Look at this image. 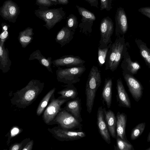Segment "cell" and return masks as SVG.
Masks as SVG:
<instances>
[{
	"label": "cell",
	"mask_w": 150,
	"mask_h": 150,
	"mask_svg": "<svg viewBox=\"0 0 150 150\" xmlns=\"http://www.w3.org/2000/svg\"><path fill=\"white\" fill-rule=\"evenodd\" d=\"M103 110L105 120L110 135L113 138L116 139V117L114 112L110 110H106L104 107Z\"/></svg>",
	"instance_id": "obj_22"
},
{
	"label": "cell",
	"mask_w": 150,
	"mask_h": 150,
	"mask_svg": "<svg viewBox=\"0 0 150 150\" xmlns=\"http://www.w3.org/2000/svg\"><path fill=\"white\" fill-rule=\"evenodd\" d=\"M115 34L116 37L124 35L127 32L128 24L127 17L123 8L120 7L115 15Z\"/></svg>",
	"instance_id": "obj_12"
},
{
	"label": "cell",
	"mask_w": 150,
	"mask_h": 150,
	"mask_svg": "<svg viewBox=\"0 0 150 150\" xmlns=\"http://www.w3.org/2000/svg\"><path fill=\"white\" fill-rule=\"evenodd\" d=\"M112 81L110 78H105L101 94L103 101L106 103L108 108H110L112 103Z\"/></svg>",
	"instance_id": "obj_23"
},
{
	"label": "cell",
	"mask_w": 150,
	"mask_h": 150,
	"mask_svg": "<svg viewBox=\"0 0 150 150\" xmlns=\"http://www.w3.org/2000/svg\"><path fill=\"white\" fill-rule=\"evenodd\" d=\"M35 4L39 6L47 7L54 5V4L50 0H36Z\"/></svg>",
	"instance_id": "obj_37"
},
{
	"label": "cell",
	"mask_w": 150,
	"mask_h": 150,
	"mask_svg": "<svg viewBox=\"0 0 150 150\" xmlns=\"http://www.w3.org/2000/svg\"><path fill=\"white\" fill-rule=\"evenodd\" d=\"M33 30L32 28L28 27L19 33L18 40L23 48H25L32 41L34 35Z\"/></svg>",
	"instance_id": "obj_26"
},
{
	"label": "cell",
	"mask_w": 150,
	"mask_h": 150,
	"mask_svg": "<svg viewBox=\"0 0 150 150\" xmlns=\"http://www.w3.org/2000/svg\"><path fill=\"white\" fill-rule=\"evenodd\" d=\"M64 108L73 115L80 122L83 121L81 117L82 109L81 99L79 96L74 99L70 100L66 102Z\"/></svg>",
	"instance_id": "obj_17"
},
{
	"label": "cell",
	"mask_w": 150,
	"mask_h": 150,
	"mask_svg": "<svg viewBox=\"0 0 150 150\" xmlns=\"http://www.w3.org/2000/svg\"><path fill=\"white\" fill-rule=\"evenodd\" d=\"M48 130L56 139L61 141H72L86 137V133L82 129L67 130L59 126L55 127Z\"/></svg>",
	"instance_id": "obj_6"
},
{
	"label": "cell",
	"mask_w": 150,
	"mask_h": 150,
	"mask_svg": "<svg viewBox=\"0 0 150 150\" xmlns=\"http://www.w3.org/2000/svg\"><path fill=\"white\" fill-rule=\"evenodd\" d=\"M20 13L19 7L11 0H7L0 8V15L4 20L14 23Z\"/></svg>",
	"instance_id": "obj_10"
},
{
	"label": "cell",
	"mask_w": 150,
	"mask_h": 150,
	"mask_svg": "<svg viewBox=\"0 0 150 150\" xmlns=\"http://www.w3.org/2000/svg\"><path fill=\"white\" fill-rule=\"evenodd\" d=\"M58 4L67 5L69 2L68 0H57Z\"/></svg>",
	"instance_id": "obj_42"
},
{
	"label": "cell",
	"mask_w": 150,
	"mask_h": 150,
	"mask_svg": "<svg viewBox=\"0 0 150 150\" xmlns=\"http://www.w3.org/2000/svg\"><path fill=\"white\" fill-rule=\"evenodd\" d=\"M112 0H100V9L101 11L105 10L110 11L112 8Z\"/></svg>",
	"instance_id": "obj_35"
},
{
	"label": "cell",
	"mask_w": 150,
	"mask_h": 150,
	"mask_svg": "<svg viewBox=\"0 0 150 150\" xmlns=\"http://www.w3.org/2000/svg\"><path fill=\"white\" fill-rule=\"evenodd\" d=\"M118 37V42L115 59L109 69V70L112 72L117 69L122 60L127 50L124 35Z\"/></svg>",
	"instance_id": "obj_19"
},
{
	"label": "cell",
	"mask_w": 150,
	"mask_h": 150,
	"mask_svg": "<svg viewBox=\"0 0 150 150\" xmlns=\"http://www.w3.org/2000/svg\"><path fill=\"white\" fill-rule=\"evenodd\" d=\"M33 144V140H30L22 149V150H31Z\"/></svg>",
	"instance_id": "obj_39"
},
{
	"label": "cell",
	"mask_w": 150,
	"mask_h": 150,
	"mask_svg": "<svg viewBox=\"0 0 150 150\" xmlns=\"http://www.w3.org/2000/svg\"><path fill=\"white\" fill-rule=\"evenodd\" d=\"M50 1H52L54 4V5H57V4H58L57 0H50Z\"/></svg>",
	"instance_id": "obj_43"
},
{
	"label": "cell",
	"mask_w": 150,
	"mask_h": 150,
	"mask_svg": "<svg viewBox=\"0 0 150 150\" xmlns=\"http://www.w3.org/2000/svg\"><path fill=\"white\" fill-rule=\"evenodd\" d=\"M122 75L132 98L135 101L138 102L141 98L143 92L144 88L141 83L134 76L124 72H122Z\"/></svg>",
	"instance_id": "obj_11"
},
{
	"label": "cell",
	"mask_w": 150,
	"mask_h": 150,
	"mask_svg": "<svg viewBox=\"0 0 150 150\" xmlns=\"http://www.w3.org/2000/svg\"><path fill=\"white\" fill-rule=\"evenodd\" d=\"M56 88H54L50 91L44 96L40 102L36 110V114L39 116L43 112L45 108L47 106L50 100L54 95Z\"/></svg>",
	"instance_id": "obj_29"
},
{
	"label": "cell",
	"mask_w": 150,
	"mask_h": 150,
	"mask_svg": "<svg viewBox=\"0 0 150 150\" xmlns=\"http://www.w3.org/2000/svg\"><path fill=\"white\" fill-rule=\"evenodd\" d=\"M142 14L150 18V7H142L138 9Z\"/></svg>",
	"instance_id": "obj_38"
},
{
	"label": "cell",
	"mask_w": 150,
	"mask_h": 150,
	"mask_svg": "<svg viewBox=\"0 0 150 150\" xmlns=\"http://www.w3.org/2000/svg\"><path fill=\"white\" fill-rule=\"evenodd\" d=\"M101 81L100 72L98 67L94 65L90 71L85 88L86 106L87 111L89 114L92 111L96 93Z\"/></svg>",
	"instance_id": "obj_2"
},
{
	"label": "cell",
	"mask_w": 150,
	"mask_h": 150,
	"mask_svg": "<svg viewBox=\"0 0 150 150\" xmlns=\"http://www.w3.org/2000/svg\"><path fill=\"white\" fill-rule=\"evenodd\" d=\"M100 39L99 42L98 47H106L110 43H112L111 37L114 30V23L109 16L103 18L100 24Z\"/></svg>",
	"instance_id": "obj_7"
},
{
	"label": "cell",
	"mask_w": 150,
	"mask_h": 150,
	"mask_svg": "<svg viewBox=\"0 0 150 150\" xmlns=\"http://www.w3.org/2000/svg\"><path fill=\"white\" fill-rule=\"evenodd\" d=\"M147 141L148 142H150V132L149 133L147 137Z\"/></svg>",
	"instance_id": "obj_44"
},
{
	"label": "cell",
	"mask_w": 150,
	"mask_h": 150,
	"mask_svg": "<svg viewBox=\"0 0 150 150\" xmlns=\"http://www.w3.org/2000/svg\"><path fill=\"white\" fill-rule=\"evenodd\" d=\"M75 31L64 26L58 32L55 40L61 45V47L69 43L74 38Z\"/></svg>",
	"instance_id": "obj_21"
},
{
	"label": "cell",
	"mask_w": 150,
	"mask_h": 150,
	"mask_svg": "<svg viewBox=\"0 0 150 150\" xmlns=\"http://www.w3.org/2000/svg\"><path fill=\"white\" fill-rule=\"evenodd\" d=\"M66 87L57 92L61 96L57 98L59 99H74L78 96V92L74 84L63 86Z\"/></svg>",
	"instance_id": "obj_27"
},
{
	"label": "cell",
	"mask_w": 150,
	"mask_h": 150,
	"mask_svg": "<svg viewBox=\"0 0 150 150\" xmlns=\"http://www.w3.org/2000/svg\"><path fill=\"white\" fill-rule=\"evenodd\" d=\"M88 2L91 6L98 8V0H84Z\"/></svg>",
	"instance_id": "obj_40"
},
{
	"label": "cell",
	"mask_w": 150,
	"mask_h": 150,
	"mask_svg": "<svg viewBox=\"0 0 150 150\" xmlns=\"http://www.w3.org/2000/svg\"><path fill=\"white\" fill-rule=\"evenodd\" d=\"M86 70L84 65L63 68L59 67L56 71L58 81L71 85L79 82L82 74Z\"/></svg>",
	"instance_id": "obj_4"
},
{
	"label": "cell",
	"mask_w": 150,
	"mask_h": 150,
	"mask_svg": "<svg viewBox=\"0 0 150 150\" xmlns=\"http://www.w3.org/2000/svg\"><path fill=\"white\" fill-rule=\"evenodd\" d=\"M52 122L62 128L67 130L82 129V125L73 115L64 108L57 114Z\"/></svg>",
	"instance_id": "obj_5"
},
{
	"label": "cell",
	"mask_w": 150,
	"mask_h": 150,
	"mask_svg": "<svg viewBox=\"0 0 150 150\" xmlns=\"http://www.w3.org/2000/svg\"><path fill=\"white\" fill-rule=\"evenodd\" d=\"M149 83H150V79L149 81Z\"/></svg>",
	"instance_id": "obj_46"
},
{
	"label": "cell",
	"mask_w": 150,
	"mask_h": 150,
	"mask_svg": "<svg viewBox=\"0 0 150 150\" xmlns=\"http://www.w3.org/2000/svg\"><path fill=\"white\" fill-rule=\"evenodd\" d=\"M44 87V83L40 80H31L25 86L13 93L11 104L18 108H26L35 100Z\"/></svg>",
	"instance_id": "obj_1"
},
{
	"label": "cell",
	"mask_w": 150,
	"mask_h": 150,
	"mask_svg": "<svg viewBox=\"0 0 150 150\" xmlns=\"http://www.w3.org/2000/svg\"><path fill=\"white\" fill-rule=\"evenodd\" d=\"M52 57L47 58L43 56L39 50L34 51L30 54L28 59L29 60L37 59L41 65L46 67L49 71L53 73L51 67L52 64Z\"/></svg>",
	"instance_id": "obj_24"
},
{
	"label": "cell",
	"mask_w": 150,
	"mask_h": 150,
	"mask_svg": "<svg viewBox=\"0 0 150 150\" xmlns=\"http://www.w3.org/2000/svg\"><path fill=\"white\" fill-rule=\"evenodd\" d=\"M78 25V22L77 17L72 14L69 15L67 18L66 26L75 31Z\"/></svg>",
	"instance_id": "obj_33"
},
{
	"label": "cell",
	"mask_w": 150,
	"mask_h": 150,
	"mask_svg": "<svg viewBox=\"0 0 150 150\" xmlns=\"http://www.w3.org/2000/svg\"><path fill=\"white\" fill-rule=\"evenodd\" d=\"M135 42L139 49L140 56L144 60L146 65L150 68V48L139 39L136 38Z\"/></svg>",
	"instance_id": "obj_25"
},
{
	"label": "cell",
	"mask_w": 150,
	"mask_h": 150,
	"mask_svg": "<svg viewBox=\"0 0 150 150\" xmlns=\"http://www.w3.org/2000/svg\"><path fill=\"white\" fill-rule=\"evenodd\" d=\"M19 131V129L18 128L16 127H14L11 131V137H13L15 136L18 133Z\"/></svg>",
	"instance_id": "obj_41"
},
{
	"label": "cell",
	"mask_w": 150,
	"mask_h": 150,
	"mask_svg": "<svg viewBox=\"0 0 150 150\" xmlns=\"http://www.w3.org/2000/svg\"><path fill=\"white\" fill-rule=\"evenodd\" d=\"M122 60L121 67L123 70L122 72L134 76L141 68V66L137 61H132L127 51L125 54Z\"/></svg>",
	"instance_id": "obj_15"
},
{
	"label": "cell",
	"mask_w": 150,
	"mask_h": 150,
	"mask_svg": "<svg viewBox=\"0 0 150 150\" xmlns=\"http://www.w3.org/2000/svg\"><path fill=\"white\" fill-rule=\"evenodd\" d=\"M116 117V138L120 137L124 141L130 143L127 139L126 135L125 130L127 120V115L124 113H120L118 112L117 114Z\"/></svg>",
	"instance_id": "obj_18"
},
{
	"label": "cell",
	"mask_w": 150,
	"mask_h": 150,
	"mask_svg": "<svg viewBox=\"0 0 150 150\" xmlns=\"http://www.w3.org/2000/svg\"><path fill=\"white\" fill-rule=\"evenodd\" d=\"M79 14L82 16L81 23L79 25L80 32L86 35L90 34L92 32V26L93 22L96 20L95 14L85 8L76 6Z\"/></svg>",
	"instance_id": "obj_8"
},
{
	"label": "cell",
	"mask_w": 150,
	"mask_h": 150,
	"mask_svg": "<svg viewBox=\"0 0 150 150\" xmlns=\"http://www.w3.org/2000/svg\"><path fill=\"white\" fill-rule=\"evenodd\" d=\"M34 13L37 17L45 23L43 26L48 30L52 28L57 23L65 18L66 15L62 7L49 8L47 7L39 6L38 8L35 10Z\"/></svg>",
	"instance_id": "obj_3"
},
{
	"label": "cell",
	"mask_w": 150,
	"mask_h": 150,
	"mask_svg": "<svg viewBox=\"0 0 150 150\" xmlns=\"http://www.w3.org/2000/svg\"><path fill=\"white\" fill-rule=\"evenodd\" d=\"M4 41H0V69L4 73L8 72L10 69L11 61L9 57V52L5 47Z\"/></svg>",
	"instance_id": "obj_20"
},
{
	"label": "cell",
	"mask_w": 150,
	"mask_h": 150,
	"mask_svg": "<svg viewBox=\"0 0 150 150\" xmlns=\"http://www.w3.org/2000/svg\"><path fill=\"white\" fill-rule=\"evenodd\" d=\"M2 28V31L0 35V41H6L9 37L8 31L10 25L5 23H2L1 25Z\"/></svg>",
	"instance_id": "obj_34"
},
{
	"label": "cell",
	"mask_w": 150,
	"mask_h": 150,
	"mask_svg": "<svg viewBox=\"0 0 150 150\" xmlns=\"http://www.w3.org/2000/svg\"><path fill=\"white\" fill-rule=\"evenodd\" d=\"M116 88L117 101L120 107L130 108L131 103L129 98L126 92L120 78L117 79Z\"/></svg>",
	"instance_id": "obj_16"
},
{
	"label": "cell",
	"mask_w": 150,
	"mask_h": 150,
	"mask_svg": "<svg viewBox=\"0 0 150 150\" xmlns=\"http://www.w3.org/2000/svg\"><path fill=\"white\" fill-rule=\"evenodd\" d=\"M52 64L55 67H72L83 65L85 61L79 57L73 55H65L53 60Z\"/></svg>",
	"instance_id": "obj_13"
},
{
	"label": "cell",
	"mask_w": 150,
	"mask_h": 150,
	"mask_svg": "<svg viewBox=\"0 0 150 150\" xmlns=\"http://www.w3.org/2000/svg\"><path fill=\"white\" fill-rule=\"evenodd\" d=\"M118 38L117 37L114 43L112 44L108 52L105 62V70L109 69L115 59L117 48Z\"/></svg>",
	"instance_id": "obj_28"
},
{
	"label": "cell",
	"mask_w": 150,
	"mask_h": 150,
	"mask_svg": "<svg viewBox=\"0 0 150 150\" xmlns=\"http://www.w3.org/2000/svg\"><path fill=\"white\" fill-rule=\"evenodd\" d=\"M69 100L55 98L51 99L43 114V119L44 122L47 124H49L52 122L57 114L62 110V105Z\"/></svg>",
	"instance_id": "obj_9"
},
{
	"label": "cell",
	"mask_w": 150,
	"mask_h": 150,
	"mask_svg": "<svg viewBox=\"0 0 150 150\" xmlns=\"http://www.w3.org/2000/svg\"><path fill=\"white\" fill-rule=\"evenodd\" d=\"M97 124L99 132L103 139L108 144L111 143L110 135L105 122L103 108H98L97 114Z\"/></svg>",
	"instance_id": "obj_14"
},
{
	"label": "cell",
	"mask_w": 150,
	"mask_h": 150,
	"mask_svg": "<svg viewBox=\"0 0 150 150\" xmlns=\"http://www.w3.org/2000/svg\"><path fill=\"white\" fill-rule=\"evenodd\" d=\"M116 146H114L115 150H134L132 145L122 139L120 137L116 138Z\"/></svg>",
	"instance_id": "obj_32"
},
{
	"label": "cell",
	"mask_w": 150,
	"mask_h": 150,
	"mask_svg": "<svg viewBox=\"0 0 150 150\" xmlns=\"http://www.w3.org/2000/svg\"><path fill=\"white\" fill-rule=\"evenodd\" d=\"M145 127L146 123L144 122L138 124L133 128L130 134L131 139L134 140L139 137L143 132Z\"/></svg>",
	"instance_id": "obj_31"
},
{
	"label": "cell",
	"mask_w": 150,
	"mask_h": 150,
	"mask_svg": "<svg viewBox=\"0 0 150 150\" xmlns=\"http://www.w3.org/2000/svg\"><path fill=\"white\" fill-rule=\"evenodd\" d=\"M30 138H26L23 140L20 143H15L11 146L9 149L10 150H22V148H23L27 143L30 141Z\"/></svg>",
	"instance_id": "obj_36"
},
{
	"label": "cell",
	"mask_w": 150,
	"mask_h": 150,
	"mask_svg": "<svg viewBox=\"0 0 150 150\" xmlns=\"http://www.w3.org/2000/svg\"><path fill=\"white\" fill-rule=\"evenodd\" d=\"M146 150H150V147H149V148H147Z\"/></svg>",
	"instance_id": "obj_45"
},
{
	"label": "cell",
	"mask_w": 150,
	"mask_h": 150,
	"mask_svg": "<svg viewBox=\"0 0 150 150\" xmlns=\"http://www.w3.org/2000/svg\"><path fill=\"white\" fill-rule=\"evenodd\" d=\"M112 43H110L105 48H100L98 47V63L100 67H101L105 64L108 52Z\"/></svg>",
	"instance_id": "obj_30"
}]
</instances>
